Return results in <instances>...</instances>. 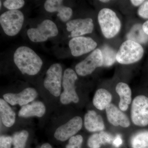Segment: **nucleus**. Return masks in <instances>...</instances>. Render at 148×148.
<instances>
[{
	"label": "nucleus",
	"instance_id": "nucleus-30",
	"mask_svg": "<svg viewBox=\"0 0 148 148\" xmlns=\"http://www.w3.org/2000/svg\"><path fill=\"white\" fill-rule=\"evenodd\" d=\"M122 144V140L121 137L119 135H117L114 138L113 142V145L116 147H119Z\"/></svg>",
	"mask_w": 148,
	"mask_h": 148
},
{
	"label": "nucleus",
	"instance_id": "nucleus-4",
	"mask_svg": "<svg viewBox=\"0 0 148 148\" xmlns=\"http://www.w3.org/2000/svg\"><path fill=\"white\" fill-rule=\"evenodd\" d=\"M24 19V14L20 10H9L1 14L0 24L6 34L13 36L20 32Z\"/></svg>",
	"mask_w": 148,
	"mask_h": 148
},
{
	"label": "nucleus",
	"instance_id": "nucleus-26",
	"mask_svg": "<svg viewBox=\"0 0 148 148\" xmlns=\"http://www.w3.org/2000/svg\"><path fill=\"white\" fill-rule=\"evenodd\" d=\"M25 4L23 0H6L3 3V5L10 10H18L21 8Z\"/></svg>",
	"mask_w": 148,
	"mask_h": 148
},
{
	"label": "nucleus",
	"instance_id": "nucleus-8",
	"mask_svg": "<svg viewBox=\"0 0 148 148\" xmlns=\"http://www.w3.org/2000/svg\"><path fill=\"white\" fill-rule=\"evenodd\" d=\"M63 76L62 67L59 64H53L47 71L44 86L51 94L56 97L61 95Z\"/></svg>",
	"mask_w": 148,
	"mask_h": 148
},
{
	"label": "nucleus",
	"instance_id": "nucleus-33",
	"mask_svg": "<svg viewBox=\"0 0 148 148\" xmlns=\"http://www.w3.org/2000/svg\"><path fill=\"white\" fill-rule=\"evenodd\" d=\"M40 148H52V147L49 143H45L43 144Z\"/></svg>",
	"mask_w": 148,
	"mask_h": 148
},
{
	"label": "nucleus",
	"instance_id": "nucleus-21",
	"mask_svg": "<svg viewBox=\"0 0 148 148\" xmlns=\"http://www.w3.org/2000/svg\"><path fill=\"white\" fill-rule=\"evenodd\" d=\"M127 40H131L135 42L145 44L148 41V36L144 32L143 25L140 24H135L130 29L127 34Z\"/></svg>",
	"mask_w": 148,
	"mask_h": 148
},
{
	"label": "nucleus",
	"instance_id": "nucleus-22",
	"mask_svg": "<svg viewBox=\"0 0 148 148\" xmlns=\"http://www.w3.org/2000/svg\"><path fill=\"white\" fill-rule=\"evenodd\" d=\"M132 148H148V130L136 132L130 140Z\"/></svg>",
	"mask_w": 148,
	"mask_h": 148
},
{
	"label": "nucleus",
	"instance_id": "nucleus-25",
	"mask_svg": "<svg viewBox=\"0 0 148 148\" xmlns=\"http://www.w3.org/2000/svg\"><path fill=\"white\" fill-rule=\"evenodd\" d=\"M87 145L90 148H100L105 144L99 133L92 134L89 137L88 140Z\"/></svg>",
	"mask_w": 148,
	"mask_h": 148
},
{
	"label": "nucleus",
	"instance_id": "nucleus-3",
	"mask_svg": "<svg viewBox=\"0 0 148 148\" xmlns=\"http://www.w3.org/2000/svg\"><path fill=\"white\" fill-rule=\"evenodd\" d=\"M144 53V49L141 45L127 40L122 44L117 52L116 61L122 64H133L140 60Z\"/></svg>",
	"mask_w": 148,
	"mask_h": 148
},
{
	"label": "nucleus",
	"instance_id": "nucleus-13",
	"mask_svg": "<svg viewBox=\"0 0 148 148\" xmlns=\"http://www.w3.org/2000/svg\"><path fill=\"white\" fill-rule=\"evenodd\" d=\"M38 95L36 90L27 88L18 93H8L3 95L4 100L12 106H24L34 100Z\"/></svg>",
	"mask_w": 148,
	"mask_h": 148
},
{
	"label": "nucleus",
	"instance_id": "nucleus-31",
	"mask_svg": "<svg viewBox=\"0 0 148 148\" xmlns=\"http://www.w3.org/2000/svg\"><path fill=\"white\" fill-rule=\"evenodd\" d=\"M145 1L143 0H131L130 2L133 5L138 6L141 5Z\"/></svg>",
	"mask_w": 148,
	"mask_h": 148
},
{
	"label": "nucleus",
	"instance_id": "nucleus-16",
	"mask_svg": "<svg viewBox=\"0 0 148 148\" xmlns=\"http://www.w3.org/2000/svg\"><path fill=\"white\" fill-rule=\"evenodd\" d=\"M84 125L90 132H101L105 128L103 118L94 110L88 111L85 115Z\"/></svg>",
	"mask_w": 148,
	"mask_h": 148
},
{
	"label": "nucleus",
	"instance_id": "nucleus-11",
	"mask_svg": "<svg viewBox=\"0 0 148 148\" xmlns=\"http://www.w3.org/2000/svg\"><path fill=\"white\" fill-rule=\"evenodd\" d=\"M97 46V43L90 37H75L70 40L69 42L71 53L75 57L92 51Z\"/></svg>",
	"mask_w": 148,
	"mask_h": 148
},
{
	"label": "nucleus",
	"instance_id": "nucleus-18",
	"mask_svg": "<svg viewBox=\"0 0 148 148\" xmlns=\"http://www.w3.org/2000/svg\"><path fill=\"white\" fill-rule=\"evenodd\" d=\"M116 91L120 97L119 106L122 111H126L132 101L131 89L127 84L119 83L116 87Z\"/></svg>",
	"mask_w": 148,
	"mask_h": 148
},
{
	"label": "nucleus",
	"instance_id": "nucleus-32",
	"mask_svg": "<svg viewBox=\"0 0 148 148\" xmlns=\"http://www.w3.org/2000/svg\"><path fill=\"white\" fill-rule=\"evenodd\" d=\"M143 28L144 32L148 36V20L143 24Z\"/></svg>",
	"mask_w": 148,
	"mask_h": 148
},
{
	"label": "nucleus",
	"instance_id": "nucleus-7",
	"mask_svg": "<svg viewBox=\"0 0 148 148\" xmlns=\"http://www.w3.org/2000/svg\"><path fill=\"white\" fill-rule=\"evenodd\" d=\"M58 33L57 26L49 19L44 20L37 28H31L27 32L29 39L34 42L46 41L49 38L56 36Z\"/></svg>",
	"mask_w": 148,
	"mask_h": 148
},
{
	"label": "nucleus",
	"instance_id": "nucleus-6",
	"mask_svg": "<svg viewBox=\"0 0 148 148\" xmlns=\"http://www.w3.org/2000/svg\"><path fill=\"white\" fill-rule=\"evenodd\" d=\"M131 119L133 124L145 127L148 125V98L144 95L136 96L132 101Z\"/></svg>",
	"mask_w": 148,
	"mask_h": 148
},
{
	"label": "nucleus",
	"instance_id": "nucleus-5",
	"mask_svg": "<svg viewBox=\"0 0 148 148\" xmlns=\"http://www.w3.org/2000/svg\"><path fill=\"white\" fill-rule=\"evenodd\" d=\"M77 79L76 73L71 69H67L64 72L62 80L64 91L60 95V100L64 105L73 102L78 103L79 98L75 90V83Z\"/></svg>",
	"mask_w": 148,
	"mask_h": 148
},
{
	"label": "nucleus",
	"instance_id": "nucleus-28",
	"mask_svg": "<svg viewBox=\"0 0 148 148\" xmlns=\"http://www.w3.org/2000/svg\"><path fill=\"white\" fill-rule=\"evenodd\" d=\"M138 13L141 18L148 19V1H145L140 6L138 10Z\"/></svg>",
	"mask_w": 148,
	"mask_h": 148
},
{
	"label": "nucleus",
	"instance_id": "nucleus-9",
	"mask_svg": "<svg viewBox=\"0 0 148 148\" xmlns=\"http://www.w3.org/2000/svg\"><path fill=\"white\" fill-rule=\"evenodd\" d=\"M102 66L103 59L102 52L100 49H97L84 60L77 64L76 72L79 75L86 76L92 73L96 68Z\"/></svg>",
	"mask_w": 148,
	"mask_h": 148
},
{
	"label": "nucleus",
	"instance_id": "nucleus-23",
	"mask_svg": "<svg viewBox=\"0 0 148 148\" xmlns=\"http://www.w3.org/2000/svg\"><path fill=\"white\" fill-rule=\"evenodd\" d=\"M101 49L103 59V66L110 67L116 61L117 53L108 45H103Z\"/></svg>",
	"mask_w": 148,
	"mask_h": 148
},
{
	"label": "nucleus",
	"instance_id": "nucleus-29",
	"mask_svg": "<svg viewBox=\"0 0 148 148\" xmlns=\"http://www.w3.org/2000/svg\"><path fill=\"white\" fill-rule=\"evenodd\" d=\"M12 138L8 135H1L0 137V148H11Z\"/></svg>",
	"mask_w": 148,
	"mask_h": 148
},
{
	"label": "nucleus",
	"instance_id": "nucleus-27",
	"mask_svg": "<svg viewBox=\"0 0 148 148\" xmlns=\"http://www.w3.org/2000/svg\"><path fill=\"white\" fill-rule=\"evenodd\" d=\"M83 138L82 135H78L73 136L69 140L66 148H81Z\"/></svg>",
	"mask_w": 148,
	"mask_h": 148
},
{
	"label": "nucleus",
	"instance_id": "nucleus-2",
	"mask_svg": "<svg viewBox=\"0 0 148 148\" xmlns=\"http://www.w3.org/2000/svg\"><path fill=\"white\" fill-rule=\"evenodd\" d=\"M98 21L103 36L112 38L120 31L121 23L115 12L109 8H103L99 12Z\"/></svg>",
	"mask_w": 148,
	"mask_h": 148
},
{
	"label": "nucleus",
	"instance_id": "nucleus-19",
	"mask_svg": "<svg viewBox=\"0 0 148 148\" xmlns=\"http://www.w3.org/2000/svg\"><path fill=\"white\" fill-rule=\"evenodd\" d=\"M0 113L3 124L7 127H10L14 124L16 114L3 99H0Z\"/></svg>",
	"mask_w": 148,
	"mask_h": 148
},
{
	"label": "nucleus",
	"instance_id": "nucleus-12",
	"mask_svg": "<svg viewBox=\"0 0 148 148\" xmlns=\"http://www.w3.org/2000/svg\"><path fill=\"white\" fill-rule=\"evenodd\" d=\"M67 30L71 32L73 38L91 34L94 28L92 18H77L68 21L66 24Z\"/></svg>",
	"mask_w": 148,
	"mask_h": 148
},
{
	"label": "nucleus",
	"instance_id": "nucleus-24",
	"mask_svg": "<svg viewBox=\"0 0 148 148\" xmlns=\"http://www.w3.org/2000/svg\"><path fill=\"white\" fill-rule=\"evenodd\" d=\"M29 137V132L23 130L14 133L12 136L13 148H25L27 139Z\"/></svg>",
	"mask_w": 148,
	"mask_h": 148
},
{
	"label": "nucleus",
	"instance_id": "nucleus-34",
	"mask_svg": "<svg viewBox=\"0 0 148 148\" xmlns=\"http://www.w3.org/2000/svg\"><path fill=\"white\" fill-rule=\"evenodd\" d=\"M100 1L101 2L103 3H108V2L110 1H108V0H101V1Z\"/></svg>",
	"mask_w": 148,
	"mask_h": 148
},
{
	"label": "nucleus",
	"instance_id": "nucleus-35",
	"mask_svg": "<svg viewBox=\"0 0 148 148\" xmlns=\"http://www.w3.org/2000/svg\"><path fill=\"white\" fill-rule=\"evenodd\" d=\"M1 1H0V6H1Z\"/></svg>",
	"mask_w": 148,
	"mask_h": 148
},
{
	"label": "nucleus",
	"instance_id": "nucleus-15",
	"mask_svg": "<svg viewBox=\"0 0 148 148\" xmlns=\"http://www.w3.org/2000/svg\"><path fill=\"white\" fill-rule=\"evenodd\" d=\"M45 10L49 12H58V16L61 21L66 22L72 17L73 10L71 8L65 6L61 0H47L44 4Z\"/></svg>",
	"mask_w": 148,
	"mask_h": 148
},
{
	"label": "nucleus",
	"instance_id": "nucleus-1",
	"mask_svg": "<svg viewBox=\"0 0 148 148\" xmlns=\"http://www.w3.org/2000/svg\"><path fill=\"white\" fill-rule=\"evenodd\" d=\"M14 61L23 74L35 75L40 71L43 62L32 49L26 46L18 47L14 54Z\"/></svg>",
	"mask_w": 148,
	"mask_h": 148
},
{
	"label": "nucleus",
	"instance_id": "nucleus-14",
	"mask_svg": "<svg viewBox=\"0 0 148 148\" xmlns=\"http://www.w3.org/2000/svg\"><path fill=\"white\" fill-rule=\"evenodd\" d=\"M106 110L108 121L114 126L126 128L130 125L128 117L115 105L110 103L106 107Z\"/></svg>",
	"mask_w": 148,
	"mask_h": 148
},
{
	"label": "nucleus",
	"instance_id": "nucleus-10",
	"mask_svg": "<svg viewBox=\"0 0 148 148\" xmlns=\"http://www.w3.org/2000/svg\"><path fill=\"white\" fill-rule=\"evenodd\" d=\"M83 121L80 116L74 117L56 130L54 136L59 141L64 142L70 139L82 128Z\"/></svg>",
	"mask_w": 148,
	"mask_h": 148
},
{
	"label": "nucleus",
	"instance_id": "nucleus-17",
	"mask_svg": "<svg viewBox=\"0 0 148 148\" xmlns=\"http://www.w3.org/2000/svg\"><path fill=\"white\" fill-rule=\"evenodd\" d=\"M45 106L43 103L40 101H35L23 106L18 115V116L24 118L34 116L41 117L45 114Z\"/></svg>",
	"mask_w": 148,
	"mask_h": 148
},
{
	"label": "nucleus",
	"instance_id": "nucleus-20",
	"mask_svg": "<svg viewBox=\"0 0 148 148\" xmlns=\"http://www.w3.org/2000/svg\"><path fill=\"white\" fill-rule=\"evenodd\" d=\"M112 100L110 92L104 88H100L97 90L92 100L93 106L100 110L106 109Z\"/></svg>",
	"mask_w": 148,
	"mask_h": 148
}]
</instances>
